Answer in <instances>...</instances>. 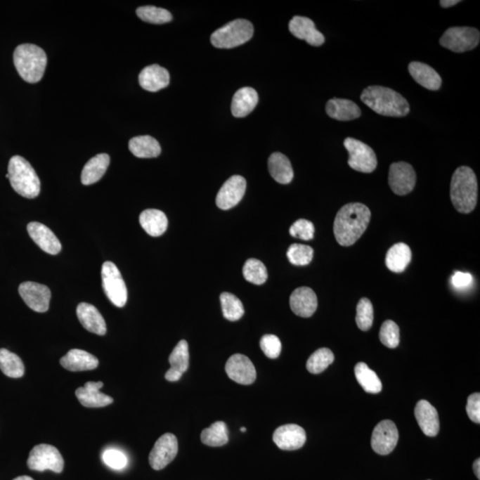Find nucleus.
I'll return each mask as SVG.
<instances>
[{
	"mask_svg": "<svg viewBox=\"0 0 480 480\" xmlns=\"http://www.w3.org/2000/svg\"><path fill=\"white\" fill-rule=\"evenodd\" d=\"M380 340L384 346L395 349L399 344V327L392 320H386L382 325L380 330Z\"/></svg>",
	"mask_w": 480,
	"mask_h": 480,
	"instance_id": "nucleus-44",
	"label": "nucleus"
},
{
	"mask_svg": "<svg viewBox=\"0 0 480 480\" xmlns=\"http://www.w3.org/2000/svg\"><path fill=\"white\" fill-rule=\"evenodd\" d=\"M479 40V30L472 27H452L446 30L439 43L450 51L465 53L476 48Z\"/></svg>",
	"mask_w": 480,
	"mask_h": 480,
	"instance_id": "nucleus-7",
	"label": "nucleus"
},
{
	"mask_svg": "<svg viewBox=\"0 0 480 480\" xmlns=\"http://www.w3.org/2000/svg\"><path fill=\"white\" fill-rule=\"evenodd\" d=\"M460 2L461 1H459V0H442V1H441V6L442 8H448L459 4Z\"/></svg>",
	"mask_w": 480,
	"mask_h": 480,
	"instance_id": "nucleus-51",
	"label": "nucleus"
},
{
	"mask_svg": "<svg viewBox=\"0 0 480 480\" xmlns=\"http://www.w3.org/2000/svg\"><path fill=\"white\" fill-rule=\"evenodd\" d=\"M27 230L32 240L46 253L56 256L61 252V242L46 225L32 221L28 224Z\"/></svg>",
	"mask_w": 480,
	"mask_h": 480,
	"instance_id": "nucleus-19",
	"label": "nucleus"
},
{
	"mask_svg": "<svg viewBox=\"0 0 480 480\" xmlns=\"http://www.w3.org/2000/svg\"><path fill=\"white\" fill-rule=\"evenodd\" d=\"M102 280L104 293L117 307L125 306L127 290L119 268L112 261H106L102 268Z\"/></svg>",
	"mask_w": 480,
	"mask_h": 480,
	"instance_id": "nucleus-10",
	"label": "nucleus"
},
{
	"mask_svg": "<svg viewBox=\"0 0 480 480\" xmlns=\"http://www.w3.org/2000/svg\"><path fill=\"white\" fill-rule=\"evenodd\" d=\"M240 429H241V432H245L247 431V429L245 428V427H242V428H241Z\"/></svg>",
	"mask_w": 480,
	"mask_h": 480,
	"instance_id": "nucleus-54",
	"label": "nucleus"
},
{
	"mask_svg": "<svg viewBox=\"0 0 480 480\" xmlns=\"http://www.w3.org/2000/svg\"><path fill=\"white\" fill-rule=\"evenodd\" d=\"M136 13L141 20L153 25H163L173 19L172 15L167 10L153 6H141L137 8Z\"/></svg>",
	"mask_w": 480,
	"mask_h": 480,
	"instance_id": "nucleus-40",
	"label": "nucleus"
},
{
	"mask_svg": "<svg viewBox=\"0 0 480 480\" xmlns=\"http://www.w3.org/2000/svg\"><path fill=\"white\" fill-rule=\"evenodd\" d=\"M178 453V441L172 433H164L157 439L149 456L150 466L155 471L166 468Z\"/></svg>",
	"mask_w": 480,
	"mask_h": 480,
	"instance_id": "nucleus-11",
	"label": "nucleus"
},
{
	"mask_svg": "<svg viewBox=\"0 0 480 480\" xmlns=\"http://www.w3.org/2000/svg\"><path fill=\"white\" fill-rule=\"evenodd\" d=\"M411 259L410 247L404 243H398L389 248L386 254L385 264L392 273H401L408 267Z\"/></svg>",
	"mask_w": 480,
	"mask_h": 480,
	"instance_id": "nucleus-31",
	"label": "nucleus"
},
{
	"mask_svg": "<svg viewBox=\"0 0 480 480\" xmlns=\"http://www.w3.org/2000/svg\"><path fill=\"white\" fill-rule=\"evenodd\" d=\"M225 372L237 384L250 385L257 380V370L253 362L243 354H234L228 359Z\"/></svg>",
	"mask_w": 480,
	"mask_h": 480,
	"instance_id": "nucleus-15",
	"label": "nucleus"
},
{
	"mask_svg": "<svg viewBox=\"0 0 480 480\" xmlns=\"http://www.w3.org/2000/svg\"><path fill=\"white\" fill-rule=\"evenodd\" d=\"M13 63L23 80L28 83H37L43 78L48 58L45 51L39 46L23 44L15 48Z\"/></svg>",
	"mask_w": 480,
	"mask_h": 480,
	"instance_id": "nucleus-4",
	"label": "nucleus"
},
{
	"mask_svg": "<svg viewBox=\"0 0 480 480\" xmlns=\"http://www.w3.org/2000/svg\"><path fill=\"white\" fill-rule=\"evenodd\" d=\"M19 294L32 311L41 313L48 311L51 291L45 285L32 281L23 282L20 285Z\"/></svg>",
	"mask_w": 480,
	"mask_h": 480,
	"instance_id": "nucleus-14",
	"label": "nucleus"
},
{
	"mask_svg": "<svg viewBox=\"0 0 480 480\" xmlns=\"http://www.w3.org/2000/svg\"><path fill=\"white\" fill-rule=\"evenodd\" d=\"M13 480H34L31 476H20L18 478H16Z\"/></svg>",
	"mask_w": 480,
	"mask_h": 480,
	"instance_id": "nucleus-53",
	"label": "nucleus"
},
{
	"mask_svg": "<svg viewBox=\"0 0 480 480\" xmlns=\"http://www.w3.org/2000/svg\"><path fill=\"white\" fill-rule=\"evenodd\" d=\"M408 72L412 78L426 89L437 91L441 87V75L426 63L412 62L409 63Z\"/></svg>",
	"mask_w": 480,
	"mask_h": 480,
	"instance_id": "nucleus-24",
	"label": "nucleus"
},
{
	"mask_svg": "<svg viewBox=\"0 0 480 480\" xmlns=\"http://www.w3.org/2000/svg\"><path fill=\"white\" fill-rule=\"evenodd\" d=\"M247 189V181L240 176H233L221 186L216 197L217 207L221 210H229L237 206L243 199Z\"/></svg>",
	"mask_w": 480,
	"mask_h": 480,
	"instance_id": "nucleus-16",
	"label": "nucleus"
},
{
	"mask_svg": "<svg viewBox=\"0 0 480 480\" xmlns=\"http://www.w3.org/2000/svg\"><path fill=\"white\" fill-rule=\"evenodd\" d=\"M372 321H374V308H372V303L368 298H362L357 306L356 322H357L358 327L362 331H368L371 328Z\"/></svg>",
	"mask_w": 480,
	"mask_h": 480,
	"instance_id": "nucleus-43",
	"label": "nucleus"
},
{
	"mask_svg": "<svg viewBox=\"0 0 480 480\" xmlns=\"http://www.w3.org/2000/svg\"><path fill=\"white\" fill-rule=\"evenodd\" d=\"M201 441L208 446H223L229 442V431L223 422H214L201 433Z\"/></svg>",
	"mask_w": 480,
	"mask_h": 480,
	"instance_id": "nucleus-35",
	"label": "nucleus"
},
{
	"mask_svg": "<svg viewBox=\"0 0 480 480\" xmlns=\"http://www.w3.org/2000/svg\"><path fill=\"white\" fill-rule=\"evenodd\" d=\"M182 374H180V372L176 371L171 370V369H169V370L166 372V375H164V377H166L167 380L169 382L179 381L180 379L182 378Z\"/></svg>",
	"mask_w": 480,
	"mask_h": 480,
	"instance_id": "nucleus-50",
	"label": "nucleus"
},
{
	"mask_svg": "<svg viewBox=\"0 0 480 480\" xmlns=\"http://www.w3.org/2000/svg\"><path fill=\"white\" fill-rule=\"evenodd\" d=\"M253 35V25L247 20L238 19L214 32L211 36V43L216 48H234L249 41Z\"/></svg>",
	"mask_w": 480,
	"mask_h": 480,
	"instance_id": "nucleus-6",
	"label": "nucleus"
},
{
	"mask_svg": "<svg viewBox=\"0 0 480 480\" xmlns=\"http://www.w3.org/2000/svg\"><path fill=\"white\" fill-rule=\"evenodd\" d=\"M258 100V93L252 87L238 89L231 103V113L235 117H246L256 108Z\"/></svg>",
	"mask_w": 480,
	"mask_h": 480,
	"instance_id": "nucleus-28",
	"label": "nucleus"
},
{
	"mask_svg": "<svg viewBox=\"0 0 480 480\" xmlns=\"http://www.w3.org/2000/svg\"><path fill=\"white\" fill-rule=\"evenodd\" d=\"M398 438L397 426L391 420H384L375 426L372 432V448L378 455H387L394 451Z\"/></svg>",
	"mask_w": 480,
	"mask_h": 480,
	"instance_id": "nucleus-13",
	"label": "nucleus"
},
{
	"mask_svg": "<svg viewBox=\"0 0 480 480\" xmlns=\"http://www.w3.org/2000/svg\"><path fill=\"white\" fill-rule=\"evenodd\" d=\"M473 469H474L475 475L478 479H480V460L476 459L474 465H473Z\"/></svg>",
	"mask_w": 480,
	"mask_h": 480,
	"instance_id": "nucleus-52",
	"label": "nucleus"
},
{
	"mask_svg": "<svg viewBox=\"0 0 480 480\" xmlns=\"http://www.w3.org/2000/svg\"><path fill=\"white\" fill-rule=\"evenodd\" d=\"M416 174L414 167L406 162L391 164L389 171V186L395 194L405 196L415 189Z\"/></svg>",
	"mask_w": 480,
	"mask_h": 480,
	"instance_id": "nucleus-12",
	"label": "nucleus"
},
{
	"mask_svg": "<svg viewBox=\"0 0 480 480\" xmlns=\"http://www.w3.org/2000/svg\"><path fill=\"white\" fill-rule=\"evenodd\" d=\"M8 179L13 189L26 199H35L40 193V181L32 164L21 156L9 160Z\"/></svg>",
	"mask_w": 480,
	"mask_h": 480,
	"instance_id": "nucleus-5",
	"label": "nucleus"
},
{
	"mask_svg": "<svg viewBox=\"0 0 480 480\" xmlns=\"http://www.w3.org/2000/svg\"><path fill=\"white\" fill-rule=\"evenodd\" d=\"M450 196L453 206L459 213L469 214L475 209L478 201V181L471 167H460L453 174Z\"/></svg>",
	"mask_w": 480,
	"mask_h": 480,
	"instance_id": "nucleus-3",
	"label": "nucleus"
},
{
	"mask_svg": "<svg viewBox=\"0 0 480 480\" xmlns=\"http://www.w3.org/2000/svg\"><path fill=\"white\" fill-rule=\"evenodd\" d=\"M325 112L332 119L340 122H350L361 116V110L354 102L348 99L333 98L329 100Z\"/></svg>",
	"mask_w": 480,
	"mask_h": 480,
	"instance_id": "nucleus-27",
	"label": "nucleus"
},
{
	"mask_svg": "<svg viewBox=\"0 0 480 480\" xmlns=\"http://www.w3.org/2000/svg\"><path fill=\"white\" fill-rule=\"evenodd\" d=\"M169 72L163 67L153 65L146 67L139 75L140 86L150 92H157L169 85Z\"/></svg>",
	"mask_w": 480,
	"mask_h": 480,
	"instance_id": "nucleus-23",
	"label": "nucleus"
},
{
	"mask_svg": "<svg viewBox=\"0 0 480 480\" xmlns=\"http://www.w3.org/2000/svg\"><path fill=\"white\" fill-rule=\"evenodd\" d=\"M103 461L108 467L113 469H122L127 467V455L122 451L117 449H107L103 452Z\"/></svg>",
	"mask_w": 480,
	"mask_h": 480,
	"instance_id": "nucleus-45",
	"label": "nucleus"
},
{
	"mask_svg": "<svg viewBox=\"0 0 480 480\" xmlns=\"http://www.w3.org/2000/svg\"><path fill=\"white\" fill-rule=\"evenodd\" d=\"M290 307L295 315L301 318H310L318 308V298L310 287H299L292 293Z\"/></svg>",
	"mask_w": 480,
	"mask_h": 480,
	"instance_id": "nucleus-20",
	"label": "nucleus"
},
{
	"mask_svg": "<svg viewBox=\"0 0 480 480\" xmlns=\"http://www.w3.org/2000/svg\"><path fill=\"white\" fill-rule=\"evenodd\" d=\"M466 411L469 418L476 424L480 422V394H474L468 398L467 406H466Z\"/></svg>",
	"mask_w": 480,
	"mask_h": 480,
	"instance_id": "nucleus-48",
	"label": "nucleus"
},
{
	"mask_svg": "<svg viewBox=\"0 0 480 480\" xmlns=\"http://www.w3.org/2000/svg\"><path fill=\"white\" fill-rule=\"evenodd\" d=\"M415 415L420 428L429 437H435L439 432V418L437 410L431 403L421 401L416 404Z\"/></svg>",
	"mask_w": 480,
	"mask_h": 480,
	"instance_id": "nucleus-22",
	"label": "nucleus"
},
{
	"mask_svg": "<svg viewBox=\"0 0 480 480\" xmlns=\"http://www.w3.org/2000/svg\"><path fill=\"white\" fill-rule=\"evenodd\" d=\"M108 154H98L86 164L82 174V182L84 186H91L100 180L105 174L110 164Z\"/></svg>",
	"mask_w": 480,
	"mask_h": 480,
	"instance_id": "nucleus-32",
	"label": "nucleus"
},
{
	"mask_svg": "<svg viewBox=\"0 0 480 480\" xmlns=\"http://www.w3.org/2000/svg\"><path fill=\"white\" fill-rule=\"evenodd\" d=\"M28 467L32 471H52L61 473L65 468V460L58 449L51 445L40 444L34 446L30 453Z\"/></svg>",
	"mask_w": 480,
	"mask_h": 480,
	"instance_id": "nucleus-9",
	"label": "nucleus"
},
{
	"mask_svg": "<svg viewBox=\"0 0 480 480\" xmlns=\"http://www.w3.org/2000/svg\"><path fill=\"white\" fill-rule=\"evenodd\" d=\"M361 99L369 108L382 116L402 117L410 112L408 100L388 87L368 86L364 89Z\"/></svg>",
	"mask_w": 480,
	"mask_h": 480,
	"instance_id": "nucleus-2",
	"label": "nucleus"
},
{
	"mask_svg": "<svg viewBox=\"0 0 480 480\" xmlns=\"http://www.w3.org/2000/svg\"><path fill=\"white\" fill-rule=\"evenodd\" d=\"M335 356L327 348L318 349L309 358L306 368L308 371L313 375L320 374L333 363Z\"/></svg>",
	"mask_w": 480,
	"mask_h": 480,
	"instance_id": "nucleus-39",
	"label": "nucleus"
},
{
	"mask_svg": "<svg viewBox=\"0 0 480 480\" xmlns=\"http://www.w3.org/2000/svg\"><path fill=\"white\" fill-rule=\"evenodd\" d=\"M141 226L150 236L160 237L166 233L169 226V220L162 211L157 209H146L140 214Z\"/></svg>",
	"mask_w": 480,
	"mask_h": 480,
	"instance_id": "nucleus-30",
	"label": "nucleus"
},
{
	"mask_svg": "<svg viewBox=\"0 0 480 480\" xmlns=\"http://www.w3.org/2000/svg\"><path fill=\"white\" fill-rule=\"evenodd\" d=\"M77 315L80 323L87 331L98 335L106 334L105 320L102 314L92 304L82 303L77 307Z\"/></svg>",
	"mask_w": 480,
	"mask_h": 480,
	"instance_id": "nucleus-26",
	"label": "nucleus"
},
{
	"mask_svg": "<svg viewBox=\"0 0 480 480\" xmlns=\"http://www.w3.org/2000/svg\"><path fill=\"white\" fill-rule=\"evenodd\" d=\"M314 251L310 246L301 244L291 245L287 256L292 264L295 266H305L313 259Z\"/></svg>",
	"mask_w": 480,
	"mask_h": 480,
	"instance_id": "nucleus-42",
	"label": "nucleus"
},
{
	"mask_svg": "<svg viewBox=\"0 0 480 480\" xmlns=\"http://www.w3.org/2000/svg\"><path fill=\"white\" fill-rule=\"evenodd\" d=\"M290 233L292 237L303 240H311L314 238V225L310 221L300 219L292 225Z\"/></svg>",
	"mask_w": 480,
	"mask_h": 480,
	"instance_id": "nucleus-46",
	"label": "nucleus"
},
{
	"mask_svg": "<svg viewBox=\"0 0 480 480\" xmlns=\"http://www.w3.org/2000/svg\"><path fill=\"white\" fill-rule=\"evenodd\" d=\"M260 346L264 353L270 358H277L280 355L282 345L280 338L274 335H265L261 337Z\"/></svg>",
	"mask_w": 480,
	"mask_h": 480,
	"instance_id": "nucleus-47",
	"label": "nucleus"
},
{
	"mask_svg": "<svg viewBox=\"0 0 480 480\" xmlns=\"http://www.w3.org/2000/svg\"><path fill=\"white\" fill-rule=\"evenodd\" d=\"M129 150L140 159H152L160 156L161 153L159 142L149 136L134 137L129 141Z\"/></svg>",
	"mask_w": 480,
	"mask_h": 480,
	"instance_id": "nucleus-33",
	"label": "nucleus"
},
{
	"mask_svg": "<svg viewBox=\"0 0 480 480\" xmlns=\"http://www.w3.org/2000/svg\"><path fill=\"white\" fill-rule=\"evenodd\" d=\"M221 311L223 317L230 321H237L243 317L245 309L242 303L236 295L231 293H223L220 297Z\"/></svg>",
	"mask_w": 480,
	"mask_h": 480,
	"instance_id": "nucleus-37",
	"label": "nucleus"
},
{
	"mask_svg": "<svg viewBox=\"0 0 480 480\" xmlns=\"http://www.w3.org/2000/svg\"><path fill=\"white\" fill-rule=\"evenodd\" d=\"M472 283V276L469 273H455L452 277V284L458 290H465L471 286Z\"/></svg>",
	"mask_w": 480,
	"mask_h": 480,
	"instance_id": "nucleus-49",
	"label": "nucleus"
},
{
	"mask_svg": "<svg viewBox=\"0 0 480 480\" xmlns=\"http://www.w3.org/2000/svg\"><path fill=\"white\" fill-rule=\"evenodd\" d=\"M60 363L67 370L72 372L93 370L99 365V361L89 352L73 349L61 358Z\"/></svg>",
	"mask_w": 480,
	"mask_h": 480,
	"instance_id": "nucleus-25",
	"label": "nucleus"
},
{
	"mask_svg": "<svg viewBox=\"0 0 480 480\" xmlns=\"http://www.w3.org/2000/svg\"><path fill=\"white\" fill-rule=\"evenodd\" d=\"M169 361L171 370L182 375L188 370L190 364V353L189 345L186 340L178 342L172 353L170 354Z\"/></svg>",
	"mask_w": 480,
	"mask_h": 480,
	"instance_id": "nucleus-38",
	"label": "nucleus"
},
{
	"mask_svg": "<svg viewBox=\"0 0 480 480\" xmlns=\"http://www.w3.org/2000/svg\"><path fill=\"white\" fill-rule=\"evenodd\" d=\"M356 379L361 387L364 389L365 391L368 394H377L381 392L382 384L380 379H379L377 372L368 368L367 364L363 362H359L356 365L355 369Z\"/></svg>",
	"mask_w": 480,
	"mask_h": 480,
	"instance_id": "nucleus-34",
	"label": "nucleus"
},
{
	"mask_svg": "<svg viewBox=\"0 0 480 480\" xmlns=\"http://www.w3.org/2000/svg\"><path fill=\"white\" fill-rule=\"evenodd\" d=\"M243 275L246 280L254 285H261L268 278L267 268L261 261L248 259L243 267Z\"/></svg>",
	"mask_w": 480,
	"mask_h": 480,
	"instance_id": "nucleus-41",
	"label": "nucleus"
},
{
	"mask_svg": "<svg viewBox=\"0 0 480 480\" xmlns=\"http://www.w3.org/2000/svg\"><path fill=\"white\" fill-rule=\"evenodd\" d=\"M344 145L349 153V166L358 172L370 174L377 167V157L374 150L368 144L357 139L344 140Z\"/></svg>",
	"mask_w": 480,
	"mask_h": 480,
	"instance_id": "nucleus-8",
	"label": "nucleus"
},
{
	"mask_svg": "<svg viewBox=\"0 0 480 480\" xmlns=\"http://www.w3.org/2000/svg\"><path fill=\"white\" fill-rule=\"evenodd\" d=\"M290 31L295 38L305 40L309 45L320 46L325 43V37L318 32L312 20L304 16H294L290 22Z\"/></svg>",
	"mask_w": 480,
	"mask_h": 480,
	"instance_id": "nucleus-18",
	"label": "nucleus"
},
{
	"mask_svg": "<svg viewBox=\"0 0 480 480\" xmlns=\"http://www.w3.org/2000/svg\"><path fill=\"white\" fill-rule=\"evenodd\" d=\"M0 369L3 374L11 378H20L25 375V365L21 358L6 349H0Z\"/></svg>",
	"mask_w": 480,
	"mask_h": 480,
	"instance_id": "nucleus-36",
	"label": "nucleus"
},
{
	"mask_svg": "<svg viewBox=\"0 0 480 480\" xmlns=\"http://www.w3.org/2000/svg\"><path fill=\"white\" fill-rule=\"evenodd\" d=\"M268 171L277 183L288 184L294 179V170L290 160L280 153L271 154L268 160Z\"/></svg>",
	"mask_w": 480,
	"mask_h": 480,
	"instance_id": "nucleus-29",
	"label": "nucleus"
},
{
	"mask_svg": "<svg viewBox=\"0 0 480 480\" xmlns=\"http://www.w3.org/2000/svg\"><path fill=\"white\" fill-rule=\"evenodd\" d=\"M103 382H87L84 387L77 389L75 392L80 404L86 408H103L112 404L113 399L100 391Z\"/></svg>",
	"mask_w": 480,
	"mask_h": 480,
	"instance_id": "nucleus-21",
	"label": "nucleus"
},
{
	"mask_svg": "<svg viewBox=\"0 0 480 480\" xmlns=\"http://www.w3.org/2000/svg\"><path fill=\"white\" fill-rule=\"evenodd\" d=\"M273 441L278 448L293 451L303 448L306 442V432L297 424L282 425L275 431Z\"/></svg>",
	"mask_w": 480,
	"mask_h": 480,
	"instance_id": "nucleus-17",
	"label": "nucleus"
},
{
	"mask_svg": "<svg viewBox=\"0 0 480 480\" xmlns=\"http://www.w3.org/2000/svg\"><path fill=\"white\" fill-rule=\"evenodd\" d=\"M371 219V211L361 203H349L338 211L334 223V234L342 247L357 242Z\"/></svg>",
	"mask_w": 480,
	"mask_h": 480,
	"instance_id": "nucleus-1",
	"label": "nucleus"
}]
</instances>
